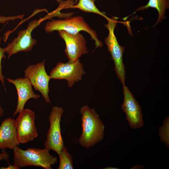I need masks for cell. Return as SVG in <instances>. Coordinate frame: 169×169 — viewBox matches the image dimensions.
Returning <instances> with one entry per match:
<instances>
[{
    "mask_svg": "<svg viewBox=\"0 0 169 169\" xmlns=\"http://www.w3.org/2000/svg\"><path fill=\"white\" fill-rule=\"evenodd\" d=\"M80 112L82 131L79 142L82 147L89 149L103 140L105 127L94 109L85 105L81 107Z\"/></svg>",
    "mask_w": 169,
    "mask_h": 169,
    "instance_id": "6da1fadb",
    "label": "cell"
},
{
    "mask_svg": "<svg viewBox=\"0 0 169 169\" xmlns=\"http://www.w3.org/2000/svg\"><path fill=\"white\" fill-rule=\"evenodd\" d=\"M13 151V164L19 168L28 166H40L45 169H51L52 166L58 162V158L51 155L46 148L39 149L28 148L23 150L17 146Z\"/></svg>",
    "mask_w": 169,
    "mask_h": 169,
    "instance_id": "7a4b0ae2",
    "label": "cell"
},
{
    "mask_svg": "<svg viewBox=\"0 0 169 169\" xmlns=\"http://www.w3.org/2000/svg\"><path fill=\"white\" fill-rule=\"evenodd\" d=\"M47 33L55 30H63L71 34H75L81 31L88 33L95 41L96 48L101 47L103 44L98 38L96 32L91 29L81 16H75L63 20H52L47 22L44 28Z\"/></svg>",
    "mask_w": 169,
    "mask_h": 169,
    "instance_id": "3957f363",
    "label": "cell"
},
{
    "mask_svg": "<svg viewBox=\"0 0 169 169\" xmlns=\"http://www.w3.org/2000/svg\"><path fill=\"white\" fill-rule=\"evenodd\" d=\"M117 18L113 17L107 20L108 23L105 26L109 31V34L105 39V41L114 63L116 74L123 85H125L126 78L125 68L123 59L125 48L120 45L114 34L117 23Z\"/></svg>",
    "mask_w": 169,
    "mask_h": 169,
    "instance_id": "277c9868",
    "label": "cell"
},
{
    "mask_svg": "<svg viewBox=\"0 0 169 169\" xmlns=\"http://www.w3.org/2000/svg\"><path fill=\"white\" fill-rule=\"evenodd\" d=\"M44 19L45 18L33 20L28 23L26 29L19 31L17 37L14 38L11 43L4 48L5 53L8 54V59L20 52H28L32 50L37 41L32 38V32L40 25Z\"/></svg>",
    "mask_w": 169,
    "mask_h": 169,
    "instance_id": "5b68a950",
    "label": "cell"
},
{
    "mask_svg": "<svg viewBox=\"0 0 169 169\" xmlns=\"http://www.w3.org/2000/svg\"><path fill=\"white\" fill-rule=\"evenodd\" d=\"M64 111L62 107L54 106L52 108L49 117L50 127L44 144L45 148L55 151L58 155L64 146L60 127Z\"/></svg>",
    "mask_w": 169,
    "mask_h": 169,
    "instance_id": "8992f818",
    "label": "cell"
},
{
    "mask_svg": "<svg viewBox=\"0 0 169 169\" xmlns=\"http://www.w3.org/2000/svg\"><path fill=\"white\" fill-rule=\"evenodd\" d=\"M45 60L28 66L24 70V77L30 82L35 90L38 91L45 101L51 103L49 93V82L51 79L47 73L45 66Z\"/></svg>",
    "mask_w": 169,
    "mask_h": 169,
    "instance_id": "52a82bcc",
    "label": "cell"
},
{
    "mask_svg": "<svg viewBox=\"0 0 169 169\" xmlns=\"http://www.w3.org/2000/svg\"><path fill=\"white\" fill-rule=\"evenodd\" d=\"M85 74L82 64L78 59L73 62H58L51 69L49 75L51 79L66 80L68 87H71Z\"/></svg>",
    "mask_w": 169,
    "mask_h": 169,
    "instance_id": "ba28073f",
    "label": "cell"
},
{
    "mask_svg": "<svg viewBox=\"0 0 169 169\" xmlns=\"http://www.w3.org/2000/svg\"><path fill=\"white\" fill-rule=\"evenodd\" d=\"M35 118V112L29 109H24L19 113L15 121L17 137L19 144L28 143L38 137Z\"/></svg>",
    "mask_w": 169,
    "mask_h": 169,
    "instance_id": "9c48e42d",
    "label": "cell"
},
{
    "mask_svg": "<svg viewBox=\"0 0 169 169\" xmlns=\"http://www.w3.org/2000/svg\"><path fill=\"white\" fill-rule=\"evenodd\" d=\"M124 101L121 108L126 115V119L131 128L137 129L144 125L141 106L133 95L125 85H123Z\"/></svg>",
    "mask_w": 169,
    "mask_h": 169,
    "instance_id": "30bf717a",
    "label": "cell"
},
{
    "mask_svg": "<svg viewBox=\"0 0 169 169\" xmlns=\"http://www.w3.org/2000/svg\"><path fill=\"white\" fill-rule=\"evenodd\" d=\"M59 36L64 41L66 47L64 51L69 62L79 59L83 55L88 52L86 42L80 33L71 34L64 31H58Z\"/></svg>",
    "mask_w": 169,
    "mask_h": 169,
    "instance_id": "8fae6325",
    "label": "cell"
},
{
    "mask_svg": "<svg viewBox=\"0 0 169 169\" xmlns=\"http://www.w3.org/2000/svg\"><path fill=\"white\" fill-rule=\"evenodd\" d=\"M5 79L8 82L13 84L17 91V104L13 116L24 109L25 105L29 100L33 99L36 100L40 98L39 95L33 92V86L27 78L20 77L15 79L10 78Z\"/></svg>",
    "mask_w": 169,
    "mask_h": 169,
    "instance_id": "7c38bea8",
    "label": "cell"
},
{
    "mask_svg": "<svg viewBox=\"0 0 169 169\" xmlns=\"http://www.w3.org/2000/svg\"><path fill=\"white\" fill-rule=\"evenodd\" d=\"M19 144L17 137L15 120L10 117L5 119L0 125V149L13 150Z\"/></svg>",
    "mask_w": 169,
    "mask_h": 169,
    "instance_id": "4fadbf2b",
    "label": "cell"
},
{
    "mask_svg": "<svg viewBox=\"0 0 169 169\" xmlns=\"http://www.w3.org/2000/svg\"><path fill=\"white\" fill-rule=\"evenodd\" d=\"M169 0H149L148 3L145 6L140 7L136 10H143L149 8H154L157 10L158 18L156 23L157 24L165 18V14L166 10L169 8Z\"/></svg>",
    "mask_w": 169,
    "mask_h": 169,
    "instance_id": "5bb4252c",
    "label": "cell"
},
{
    "mask_svg": "<svg viewBox=\"0 0 169 169\" xmlns=\"http://www.w3.org/2000/svg\"><path fill=\"white\" fill-rule=\"evenodd\" d=\"M96 0H79L77 4L71 5L68 8H77L81 11L88 13H91L100 15L107 20L109 18L104 13L100 11L95 4Z\"/></svg>",
    "mask_w": 169,
    "mask_h": 169,
    "instance_id": "9a60e30c",
    "label": "cell"
},
{
    "mask_svg": "<svg viewBox=\"0 0 169 169\" xmlns=\"http://www.w3.org/2000/svg\"><path fill=\"white\" fill-rule=\"evenodd\" d=\"M59 164L58 169H73V157L65 146L58 155Z\"/></svg>",
    "mask_w": 169,
    "mask_h": 169,
    "instance_id": "2e32d148",
    "label": "cell"
},
{
    "mask_svg": "<svg viewBox=\"0 0 169 169\" xmlns=\"http://www.w3.org/2000/svg\"><path fill=\"white\" fill-rule=\"evenodd\" d=\"M169 118L167 117L163 121V125L159 128V135L160 141L164 143L166 147H169Z\"/></svg>",
    "mask_w": 169,
    "mask_h": 169,
    "instance_id": "e0dca14e",
    "label": "cell"
},
{
    "mask_svg": "<svg viewBox=\"0 0 169 169\" xmlns=\"http://www.w3.org/2000/svg\"><path fill=\"white\" fill-rule=\"evenodd\" d=\"M2 39L0 36V81L2 83L5 90L6 88L5 86V78L3 76L2 70V61L3 59L6 58L5 55V51L4 48H2L0 47V44Z\"/></svg>",
    "mask_w": 169,
    "mask_h": 169,
    "instance_id": "ac0fdd59",
    "label": "cell"
},
{
    "mask_svg": "<svg viewBox=\"0 0 169 169\" xmlns=\"http://www.w3.org/2000/svg\"><path fill=\"white\" fill-rule=\"evenodd\" d=\"M23 17V14L12 16L0 15V23L4 24L10 21H13L17 19H22Z\"/></svg>",
    "mask_w": 169,
    "mask_h": 169,
    "instance_id": "d6986e66",
    "label": "cell"
},
{
    "mask_svg": "<svg viewBox=\"0 0 169 169\" xmlns=\"http://www.w3.org/2000/svg\"><path fill=\"white\" fill-rule=\"evenodd\" d=\"M9 158V154L4 150L2 151V152L0 154V161L2 160H8Z\"/></svg>",
    "mask_w": 169,
    "mask_h": 169,
    "instance_id": "ffe728a7",
    "label": "cell"
},
{
    "mask_svg": "<svg viewBox=\"0 0 169 169\" xmlns=\"http://www.w3.org/2000/svg\"><path fill=\"white\" fill-rule=\"evenodd\" d=\"M0 169H20L17 166H16L14 164L12 165H9L8 166L6 167H1Z\"/></svg>",
    "mask_w": 169,
    "mask_h": 169,
    "instance_id": "44dd1931",
    "label": "cell"
},
{
    "mask_svg": "<svg viewBox=\"0 0 169 169\" xmlns=\"http://www.w3.org/2000/svg\"><path fill=\"white\" fill-rule=\"evenodd\" d=\"M144 167V166H143L142 165H136L133 166L131 169H142Z\"/></svg>",
    "mask_w": 169,
    "mask_h": 169,
    "instance_id": "7402d4cb",
    "label": "cell"
},
{
    "mask_svg": "<svg viewBox=\"0 0 169 169\" xmlns=\"http://www.w3.org/2000/svg\"><path fill=\"white\" fill-rule=\"evenodd\" d=\"M4 110L1 106L0 104V118L2 117L3 116L4 113Z\"/></svg>",
    "mask_w": 169,
    "mask_h": 169,
    "instance_id": "603a6c76",
    "label": "cell"
},
{
    "mask_svg": "<svg viewBox=\"0 0 169 169\" xmlns=\"http://www.w3.org/2000/svg\"><path fill=\"white\" fill-rule=\"evenodd\" d=\"M58 3H60L62 1H63V0H55ZM79 0H75V3H77Z\"/></svg>",
    "mask_w": 169,
    "mask_h": 169,
    "instance_id": "cb8c5ba5",
    "label": "cell"
},
{
    "mask_svg": "<svg viewBox=\"0 0 169 169\" xmlns=\"http://www.w3.org/2000/svg\"><path fill=\"white\" fill-rule=\"evenodd\" d=\"M104 169H118L119 168L115 167H106L105 168H104Z\"/></svg>",
    "mask_w": 169,
    "mask_h": 169,
    "instance_id": "d4e9b609",
    "label": "cell"
}]
</instances>
